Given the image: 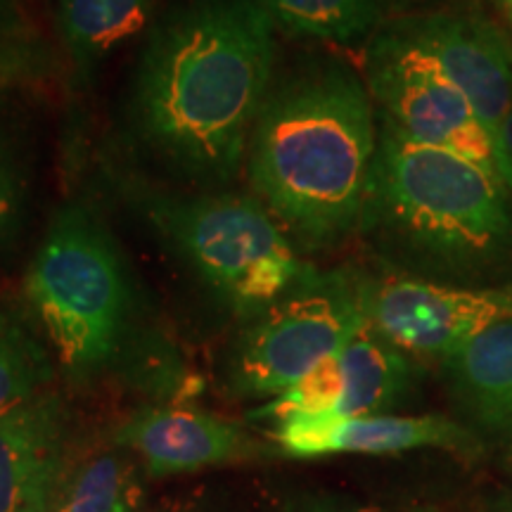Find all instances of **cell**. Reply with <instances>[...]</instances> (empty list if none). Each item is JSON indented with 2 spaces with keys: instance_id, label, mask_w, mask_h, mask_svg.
<instances>
[{
  "instance_id": "cell-1",
  "label": "cell",
  "mask_w": 512,
  "mask_h": 512,
  "mask_svg": "<svg viewBox=\"0 0 512 512\" xmlns=\"http://www.w3.org/2000/svg\"><path fill=\"white\" fill-rule=\"evenodd\" d=\"M273 62L275 22L259 0H174L138 57L133 131L178 176L216 190L247 162Z\"/></svg>"
},
{
  "instance_id": "cell-12",
  "label": "cell",
  "mask_w": 512,
  "mask_h": 512,
  "mask_svg": "<svg viewBox=\"0 0 512 512\" xmlns=\"http://www.w3.org/2000/svg\"><path fill=\"white\" fill-rule=\"evenodd\" d=\"M271 437L290 458L394 456L415 448H470L472 437L456 420L441 415H290L273 422Z\"/></svg>"
},
{
  "instance_id": "cell-19",
  "label": "cell",
  "mask_w": 512,
  "mask_h": 512,
  "mask_svg": "<svg viewBox=\"0 0 512 512\" xmlns=\"http://www.w3.org/2000/svg\"><path fill=\"white\" fill-rule=\"evenodd\" d=\"M27 164L8 133L0 131V254L15 240L27 207Z\"/></svg>"
},
{
  "instance_id": "cell-26",
  "label": "cell",
  "mask_w": 512,
  "mask_h": 512,
  "mask_svg": "<svg viewBox=\"0 0 512 512\" xmlns=\"http://www.w3.org/2000/svg\"><path fill=\"white\" fill-rule=\"evenodd\" d=\"M185 512H202V510H185Z\"/></svg>"
},
{
  "instance_id": "cell-21",
  "label": "cell",
  "mask_w": 512,
  "mask_h": 512,
  "mask_svg": "<svg viewBox=\"0 0 512 512\" xmlns=\"http://www.w3.org/2000/svg\"><path fill=\"white\" fill-rule=\"evenodd\" d=\"M273 512H382L373 505H363L349 498L330 494H294L287 496Z\"/></svg>"
},
{
  "instance_id": "cell-9",
  "label": "cell",
  "mask_w": 512,
  "mask_h": 512,
  "mask_svg": "<svg viewBox=\"0 0 512 512\" xmlns=\"http://www.w3.org/2000/svg\"><path fill=\"white\" fill-rule=\"evenodd\" d=\"M463 91L489 136L512 110V41L477 12H430L399 19Z\"/></svg>"
},
{
  "instance_id": "cell-11",
  "label": "cell",
  "mask_w": 512,
  "mask_h": 512,
  "mask_svg": "<svg viewBox=\"0 0 512 512\" xmlns=\"http://www.w3.org/2000/svg\"><path fill=\"white\" fill-rule=\"evenodd\" d=\"M69 411L41 394L0 413V512H50L69 475Z\"/></svg>"
},
{
  "instance_id": "cell-17",
  "label": "cell",
  "mask_w": 512,
  "mask_h": 512,
  "mask_svg": "<svg viewBox=\"0 0 512 512\" xmlns=\"http://www.w3.org/2000/svg\"><path fill=\"white\" fill-rule=\"evenodd\" d=\"M140 498L143 486L126 451L100 453L69 472L50 512H136Z\"/></svg>"
},
{
  "instance_id": "cell-3",
  "label": "cell",
  "mask_w": 512,
  "mask_h": 512,
  "mask_svg": "<svg viewBox=\"0 0 512 512\" xmlns=\"http://www.w3.org/2000/svg\"><path fill=\"white\" fill-rule=\"evenodd\" d=\"M363 221L456 271L489 268L512 252V207L501 178L456 152L408 138L387 119Z\"/></svg>"
},
{
  "instance_id": "cell-8",
  "label": "cell",
  "mask_w": 512,
  "mask_h": 512,
  "mask_svg": "<svg viewBox=\"0 0 512 512\" xmlns=\"http://www.w3.org/2000/svg\"><path fill=\"white\" fill-rule=\"evenodd\" d=\"M366 323L403 354L441 363L512 313V287H453L408 275L358 278Z\"/></svg>"
},
{
  "instance_id": "cell-13",
  "label": "cell",
  "mask_w": 512,
  "mask_h": 512,
  "mask_svg": "<svg viewBox=\"0 0 512 512\" xmlns=\"http://www.w3.org/2000/svg\"><path fill=\"white\" fill-rule=\"evenodd\" d=\"M451 394L472 425L512 432V313L477 332L444 361Z\"/></svg>"
},
{
  "instance_id": "cell-22",
  "label": "cell",
  "mask_w": 512,
  "mask_h": 512,
  "mask_svg": "<svg viewBox=\"0 0 512 512\" xmlns=\"http://www.w3.org/2000/svg\"><path fill=\"white\" fill-rule=\"evenodd\" d=\"M491 143H494L498 176H501L505 188L512 190V110L505 114L501 126L496 128V133L491 136Z\"/></svg>"
},
{
  "instance_id": "cell-24",
  "label": "cell",
  "mask_w": 512,
  "mask_h": 512,
  "mask_svg": "<svg viewBox=\"0 0 512 512\" xmlns=\"http://www.w3.org/2000/svg\"><path fill=\"white\" fill-rule=\"evenodd\" d=\"M505 10H508V19H510V27H512V0L505 3Z\"/></svg>"
},
{
  "instance_id": "cell-20",
  "label": "cell",
  "mask_w": 512,
  "mask_h": 512,
  "mask_svg": "<svg viewBox=\"0 0 512 512\" xmlns=\"http://www.w3.org/2000/svg\"><path fill=\"white\" fill-rule=\"evenodd\" d=\"M50 69V53L34 34L0 43V95L34 81Z\"/></svg>"
},
{
  "instance_id": "cell-2",
  "label": "cell",
  "mask_w": 512,
  "mask_h": 512,
  "mask_svg": "<svg viewBox=\"0 0 512 512\" xmlns=\"http://www.w3.org/2000/svg\"><path fill=\"white\" fill-rule=\"evenodd\" d=\"M366 79L316 62L273 86L247 150L252 190L306 249L337 245L363 221L377 155Z\"/></svg>"
},
{
  "instance_id": "cell-6",
  "label": "cell",
  "mask_w": 512,
  "mask_h": 512,
  "mask_svg": "<svg viewBox=\"0 0 512 512\" xmlns=\"http://www.w3.org/2000/svg\"><path fill=\"white\" fill-rule=\"evenodd\" d=\"M366 325L356 275L309 268L264 313L247 320L228 351L226 380L242 399H275Z\"/></svg>"
},
{
  "instance_id": "cell-10",
  "label": "cell",
  "mask_w": 512,
  "mask_h": 512,
  "mask_svg": "<svg viewBox=\"0 0 512 512\" xmlns=\"http://www.w3.org/2000/svg\"><path fill=\"white\" fill-rule=\"evenodd\" d=\"M112 444L143 460L152 477L190 475L271 453L238 422L185 406L140 408L112 432Z\"/></svg>"
},
{
  "instance_id": "cell-15",
  "label": "cell",
  "mask_w": 512,
  "mask_h": 512,
  "mask_svg": "<svg viewBox=\"0 0 512 512\" xmlns=\"http://www.w3.org/2000/svg\"><path fill=\"white\" fill-rule=\"evenodd\" d=\"M344 375V392L335 418L387 415L415 389V366L366 323L337 354Z\"/></svg>"
},
{
  "instance_id": "cell-23",
  "label": "cell",
  "mask_w": 512,
  "mask_h": 512,
  "mask_svg": "<svg viewBox=\"0 0 512 512\" xmlns=\"http://www.w3.org/2000/svg\"><path fill=\"white\" fill-rule=\"evenodd\" d=\"M31 34L17 0H0V43Z\"/></svg>"
},
{
  "instance_id": "cell-7",
  "label": "cell",
  "mask_w": 512,
  "mask_h": 512,
  "mask_svg": "<svg viewBox=\"0 0 512 512\" xmlns=\"http://www.w3.org/2000/svg\"><path fill=\"white\" fill-rule=\"evenodd\" d=\"M370 98L408 138L470 159L498 176L494 143L482 121L439 62L401 27H382L366 50Z\"/></svg>"
},
{
  "instance_id": "cell-18",
  "label": "cell",
  "mask_w": 512,
  "mask_h": 512,
  "mask_svg": "<svg viewBox=\"0 0 512 512\" xmlns=\"http://www.w3.org/2000/svg\"><path fill=\"white\" fill-rule=\"evenodd\" d=\"M275 24L297 36L349 43L380 22L387 0H259Z\"/></svg>"
},
{
  "instance_id": "cell-25",
  "label": "cell",
  "mask_w": 512,
  "mask_h": 512,
  "mask_svg": "<svg viewBox=\"0 0 512 512\" xmlns=\"http://www.w3.org/2000/svg\"><path fill=\"white\" fill-rule=\"evenodd\" d=\"M498 3H503V5H505V3H508V0H498Z\"/></svg>"
},
{
  "instance_id": "cell-4",
  "label": "cell",
  "mask_w": 512,
  "mask_h": 512,
  "mask_svg": "<svg viewBox=\"0 0 512 512\" xmlns=\"http://www.w3.org/2000/svg\"><path fill=\"white\" fill-rule=\"evenodd\" d=\"M24 297L72 382L91 384L121 361L136 285L110 228L86 204L55 211L24 275Z\"/></svg>"
},
{
  "instance_id": "cell-14",
  "label": "cell",
  "mask_w": 512,
  "mask_h": 512,
  "mask_svg": "<svg viewBox=\"0 0 512 512\" xmlns=\"http://www.w3.org/2000/svg\"><path fill=\"white\" fill-rule=\"evenodd\" d=\"M155 3L157 0H60L55 15L57 36L83 86L93 81L107 57L150 24Z\"/></svg>"
},
{
  "instance_id": "cell-16",
  "label": "cell",
  "mask_w": 512,
  "mask_h": 512,
  "mask_svg": "<svg viewBox=\"0 0 512 512\" xmlns=\"http://www.w3.org/2000/svg\"><path fill=\"white\" fill-rule=\"evenodd\" d=\"M55 380V354L27 309L0 299V413L46 394Z\"/></svg>"
},
{
  "instance_id": "cell-5",
  "label": "cell",
  "mask_w": 512,
  "mask_h": 512,
  "mask_svg": "<svg viewBox=\"0 0 512 512\" xmlns=\"http://www.w3.org/2000/svg\"><path fill=\"white\" fill-rule=\"evenodd\" d=\"M143 219L240 320H252L292 290L309 266L287 230L256 197L204 190L171 192L138 183Z\"/></svg>"
}]
</instances>
